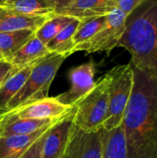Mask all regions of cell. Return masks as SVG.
Segmentation results:
<instances>
[{
  "mask_svg": "<svg viewBox=\"0 0 157 158\" xmlns=\"http://www.w3.org/2000/svg\"><path fill=\"white\" fill-rule=\"evenodd\" d=\"M132 69L133 88L121 124L127 156L157 158V82L139 69Z\"/></svg>",
  "mask_w": 157,
  "mask_h": 158,
  "instance_id": "6da1fadb",
  "label": "cell"
},
{
  "mask_svg": "<svg viewBox=\"0 0 157 158\" xmlns=\"http://www.w3.org/2000/svg\"><path fill=\"white\" fill-rule=\"evenodd\" d=\"M118 46L130 54L132 67L157 82V0H145L128 15Z\"/></svg>",
  "mask_w": 157,
  "mask_h": 158,
  "instance_id": "7a4b0ae2",
  "label": "cell"
},
{
  "mask_svg": "<svg viewBox=\"0 0 157 158\" xmlns=\"http://www.w3.org/2000/svg\"><path fill=\"white\" fill-rule=\"evenodd\" d=\"M65 59L64 56L51 52L40 59L21 89L8 103L6 112L47 97L51 83Z\"/></svg>",
  "mask_w": 157,
  "mask_h": 158,
  "instance_id": "3957f363",
  "label": "cell"
},
{
  "mask_svg": "<svg viewBox=\"0 0 157 158\" xmlns=\"http://www.w3.org/2000/svg\"><path fill=\"white\" fill-rule=\"evenodd\" d=\"M109 100V76L105 74L93 89L74 106L73 121L83 132H96L103 129Z\"/></svg>",
  "mask_w": 157,
  "mask_h": 158,
  "instance_id": "277c9868",
  "label": "cell"
},
{
  "mask_svg": "<svg viewBox=\"0 0 157 158\" xmlns=\"http://www.w3.org/2000/svg\"><path fill=\"white\" fill-rule=\"evenodd\" d=\"M109 76L108 111L103 130L109 131L121 126L133 88V69L130 63L114 67Z\"/></svg>",
  "mask_w": 157,
  "mask_h": 158,
  "instance_id": "5b68a950",
  "label": "cell"
},
{
  "mask_svg": "<svg viewBox=\"0 0 157 158\" xmlns=\"http://www.w3.org/2000/svg\"><path fill=\"white\" fill-rule=\"evenodd\" d=\"M128 15L118 8H114L106 15V21L102 29L88 41L75 47V52L84 51L87 54L106 52L109 54L122 37Z\"/></svg>",
  "mask_w": 157,
  "mask_h": 158,
  "instance_id": "8992f818",
  "label": "cell"
},
{
  "mask_svg": "<svg viewBox=\"0 0 157 158\" xmlns=\"http://www.w3.org/2000/svg\"><path fill=\"white\" fill-rule=\"evenodd\" d=\"M73 107L61 104L56 97H45L41 100L21 106L0 116L1 119H48L64 117L72 112Z\"/></svg>",
  "mask_w": 157,
  "mask_h": 158,
  "instance_id": "52a82bcc",
  "label": "cell"
},
{
  "mask_svg": "<svg viewBox=\"0 0 157 158\" xmlns=\"http://www.w3.org/2000/svg\"><path fill=\"white\" fill-rule=\"evenodd\" d=\"M95 72L96 66L93 60L72 68L68 72L70 88L68 91L57 95L56 97L57 101L74 107L77 103L93 89L96 83L94 81Z\"/></svg>",
  "mask_w": 157,
  "mask_h": 158,
  "instance_id": "ba28073f",
  "label": "cell"
},
{
  "mask_svg": "<svg viewBox=\"0 0 157 158\" xmlns=\"http://www.w3.org/2000/svg\"><path fill=\"white\" fill-rule=\"evenodd\" d=\"M73 117L74 107L71 113L65 116L46 133L41 158H63L74 128Z\"/></svg>",
  "mask_w": 157,
  "mask_h": 158,
  "instance_id": "9c48e42d",
  "label": "cell"
},
{
  "mask_svg": "<svg viewBox=\"0 0 157 158\" xmlns=\"http://www.w3.org/2000/svg\"><path fill=\"white\" fill-rule=\"evenodd\" d=\"M103 129L96 132H83L74 125L63 158H102Z\"/></svg>",
  "mask_w": 157,
  "mask_h": 158,
  "instance_id": "30bf717a",
  "label": "cell"
},
{
  "mask_svg": "<svg viewBox=\"0 0 157 158\" xmlns=\"http://www.w3.org/2000/svg\"><path fill=\"white\" fill-rule=\"evenodd\" d=\"M57 122L48 125L31 134L0 137V158H19L35 142L44 136Z\"/></svg>",
  "mask_w": 157,
  "mask_h": 158,
  "instance_id": "8fae6325",
  "label": "cell"
},
{
  "mask_svg": "<svg viewBox=\"0 0 157 158\" xmlns=\"http://www.w3.org/2000/svg\"><path fill=\"white\" fill-rule=\"evenodd\" d=\"M114 8L111 0H76L69 6L56 10L55 14L83 19L107 15Z\"/></svg>",
  "mask_w": 157,
  "mask_h": 158,
  "instance_id": "7c38bea8",
  "label": "cell"
},
{
  "mask_svg": "<svg viewBox=\"0 0 157 158\" xmlns=\"http://www.w3.org/2000/svg\"><path fill=\"white\" fill-rule=\"evenodd\" d=\"M48 17L27 15L0 6V32L30 29L36 31Z\"/></svg>",
  "mask_w": 157,
  "mask_h": 158,
  "instance_id": "4fadbf2b",
  "label": "cell"
},
{
  "mask_svg": "<svg viewBox=\"0 0 157 158\" xmlns=\"http://www.w3.org/2000/svg\"><path fill=\"white\" fill-rule=\"evenodd\" d=\"M37 62L29 64L20 69L13 68L12 71L2 82L0 85V116L6 112L8 103L21 89L33 66Z\"/></svg>",
  "mask_w": 157,
  "mask_h": 158,
  "instance_id": "5bb4252c",
  "label": "cell"
},
{
  "mask_svg": "<svg viewBox=\"0 0 157 158\" xmlns=\"http://www.w3.org/2000/svg\"><path fill=\"white\" fill-rule=\"evenodd\" d=\"M64 117H60L57 118H48V119H31V118L1 119L0 137L31 134L48 125L59 121Z\"/></svg>",
  "mask_w": 157,
  "mask_h": 158,
  "instance_id": "9a60e30c",
  "label": "cell"
},
{
  "mask_svg": "<svg viewBox=\"0 0 157 158\" xmlns=\"http://www.w3.org/2000/svg\"><path fill=\"white\" fill-rule=\"evenodd\" d=\"M49 53L46 45L34 35L15 54H13L7 61L11 63L13 68L20 69L24 66L39 61Z\"/></svg>",
  "mask_w": 157,
  "mask_h": 158,
  "instance_id": "2e32d148",
  "label": "cell"
},
{
  "mask_svg": "<svg viewBox=\"0 0 157 158\" xmlns=\"http://www.w3.org/2000/svg\"><path fill=\"white\" fill-rule=\"evenodd\" d=\"M1 6L27 15L50 17L56 9V0H8Z\"/></svg>",
  "mask_w": 157,
  "mask_h": 158,
  "instance_id": "e0dca14e",
  "label": "cell"
},
{
  "mask_svg": "<svg viewBox=\"0 0 157 158\" xmlns=\"http://www.w3.org/2000/svg\"><path fill=\"white\" fill-rule=\"evenodd\" d=\"M81 22V19H74L66 25L51 41L46 44L47 49L51 53H56L64 56L66 58L75 53V44L73 36Z\"/></svg>",
  "mask_w": 157,
  "mask_h": 158,
  "instance_id": "ac0fdd59",
  "label": "cell"
},
{
  "mask_svg": "<svg viewBox=\"0 0 157 158\" xmlns=\"http://www.w3.org/2000/svg\"><path fill=\"white\" fill-rule=\"evenodd\" d=\"M35 31L30 29L0 32V53L2 57L8 60L20 47L34 36Z\"/></svg>",
  "mask_w": 157,
  "mask_h": 158,
  "instance_id": "d6986e66",
  "label": "cell"
},
{
  "mask_svg": "<svg viewBox=\"0 0 157 158\" xmlns=\"http://www.w3.org/2000/svg\"><path fill=\"white\" fill-rule=\"evenodd\" d=\"M102 158H128L122 125L109 131L103 130Z\"/></svg>",
  "mask_w": 157,
  "mask_h": 158,
  "instance_id": "ffe728a7",
  "label": "cell"
},
{
  "mask_svg": "<svg viewBox=\"0 0 157 158\" xmlns=\"http://www.w3.org/2000/svg\"><path fill=\"white\" fill-rule=\"evenodd\" d=\"M74 18L53 14L47 18V19L35 31V37H37L45 45L51 41L66 25L72 21Z\"/></svg>",
  "mask_w": 157,
  "mask_h": 158,
  "instance_id": "44dd1931",
  "label": "cell"
},
{
  "mask_svg": "<svg viewBox=\"0 0 157 158\" xmlns=\"http://www.w3.org/2000/svg\"><path fill=\"white\" fill-rule=\"evenodd\" d=\"M106 21V15L96 16L81 19V22L73 36L75 45L83 44L99 31Z\"/></svg>",
  "mask_w": 157,
  "mask_h": 158,
  "instance_id": "7402d4cb",
  "label": "cell"
},
{
  "mask_svg": "<svg viewBox=\"0 0 157 158\" xmlns=\"http://www.w3.org/2000/svg\"><path fill=\"white\" fill-rule=\"evenodd\" d=\"M115 8H118L127 15H130L145 0H111Z\"/></svg>",
  "mask_w": 157,
  "mask_h": 158,
  "instance_id": "603a6c76",
  "label": "cell"
},
{
  "mask_svg": "<svg viewBox=\"0 0 157 158\" xmlns=\"http://www.w3.org/2000/svg\"><path fill=\"white\" fill-rule=\"evenodd\" d=\"M44 136H43L41 139H39L37 142H35L19 158H41L42 147H43Z\"/></svg>",
  "mask_w": 157,
  "mask_h": 158,
  "instance_id": "cb8c5ba5",
  "label": "cell"
},
{
  "mask_svg": "<svg viewBox=\"0 0 157 158\" xmlns=\"http://www.w3.org/2000/svg\"><path fill=\"white\" fill-rule=\"evenodd\" d=\"M13 66L11 63L6 59H0V85L5 81V79L12 71Z\"/></svg>",
  "mask_w": 157,
  "mask_h": 158,
  "instance_id": "d4e9b609",
  "label": "cell"
},
{
  "mask_svg": "<svg viewBox=\"0 0 157 158\" xmlns=\"http://www.w3.org/2000/svg\"><path fill=\"white\" fill-rule=\"evenodd\" d=\"M74 1H76V0H56V10L66 7V6H69L70 4H72Z\"/></svg>",
  "mask_w": 157,
  "mask_h": 158,
  "instance_id": "484cf974",
  "label": "cell"
},
{
  "mask_svg": "<svg viewBox=\"0 0 157 158\" xmlns=\"http://www.w3.org/2000/svg\"><path fill=\"white\" fill-rule=\"evenodd\" d=\"M6 1H8V0H0V6H1L4 3H6Z\"/></svg>",
  "mask_w": 157,
  "mask_h": 158,
  "instance_id": "4316f807",
  "label": "cell"
},
{
  "mask_svg": "<svg viewBox=\"0 0 157 158\" xmlns=\"http://www.w3.org/2000/svg\"><path fill=\"white\" fill-rule=\"evenodd\" d=\"M0 59H4V58L2 57V55H1V53H0Z\"/></svg>",
  "mask_w": 157,
  "mask_h": 158,
  "instance_id": "83f0119b",
  "label": "cell"
}]
</instances>
